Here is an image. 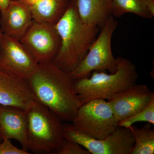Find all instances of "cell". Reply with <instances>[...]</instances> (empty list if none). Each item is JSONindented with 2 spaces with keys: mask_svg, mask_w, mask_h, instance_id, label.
<instances>
[{
  "mask_svg": "<svg viewBox=\"0 0 154 154\" xmlns=\"http://www.w3.org/2000/svg\"><path fill=\"white\" fill-rule=\"evenodd\" d=\"M150 124L142 127L133 125L129 129L134 139V145L131 154H154V129Z\"/></svg>",
  "mask_w": 154,
  "mask_h": 154,
  "instance_id": "obj_17",
  "label": "cell"
},
{
  "mask_svg": "<svg viewBox=\"0 0 154 154\" xmlns=\"http://www.w3.org/2000/svg\"><path fill=\"white\" fill-rule=\"evenodd\" d=\"M60 46L53 62L70 73L84 59L100 28L89 25L81 19L77 0H70L66 11L55 25Z\"/></svg>",
  "mask_w": 154,
  "mask_h": 154,
  "instance_id": "obj_2",
  "label": "cell"
},
{
  "mask_svg": "<svg viewBox=\"0 0 154 154\" xmlns=\"http://www.w3.org/2000/svg\"><path fill=\"white\" fill-rule=\"evenodd\" d=\"M70 0H38L30 7L33 20L55 25L66 11Z\"/></svg>",
  "mask_w": 154,
  "mask_h": 154,
  "instance_id": "obj_15",
  "label": "cell"
},
{
  "mask_svg": "<svg viewBox=\"0 0 154 154\" xmlns=\"http://www.w3.org/2000/svg\"><path fill=\"white\" fill-rule=\"evenodd\" d=\"M28 118L26 110L17 107L0 106V134L3 138L19 142L27 150Z\"/></svg>",
  "mask_w": 154,
  "mask_h": 154,
  "instance_id": "obj_13",
  "label": "cell"
},
{
  "mask_svg": "<svg viewBox=\"0 0 154 154\" xmlns=\"http://www.w3.org/2000/svg\"><path fill=\"white\" fill-rule=\"evenodd\" d=\"M72 122L81 132L98 139L106 137L118 126L109 102L102 99L81 105Z\"/></svg>",
  "mask_w": 154,
  "mask_h": 154,
  "instance_id": "obj_6",
  "label": "cell"
},
{
  "mask_svg": "<svg viewBox=\"0 0 154 154\" xmlns=\"http://www.w3.org/2000/svg\"><path fill=\"white\" fill-rule=\"evenodd\" d=\"M19 40L38 63L53 61L60 48V37L55 25L34 20Z\"/></svg>",
  "mask_w": 154,
  "mask_h": 154,
  "instance_id": "obj_8",
  "label": "cell"
},
{
  "mask_svg": "<svg viewBox=\"0 0 154 154\" xmlns=\"http://www.w3.org/2000/svg\"><path fill=\"white\" fill-rule=\"evenodd\" d=\"M63 131L65 138L79 144L91 154H131L134 145L130 129L119 126L100 139L83 133L72 124L63 125Z\"/></svg>",
  "mask_w": 154,
  "mask_h": 154,
  "instance_id": "obj_7",
  "label": "cell"
},
{
  "mask_svg": "<svg viewBox=\"0 0 154 154\" xmlns=\"http://www.w3.org/2000/svg\"><path fill=\"white\" fill-rule=\"evenodd\" d=\"M38 64L19 39L3 34L0 44V69L27 80Z\"/></svg>",
  "mask_w": 154,
  "mask_h": 154,
  "instance_id": "obj_9",
  "label": "cell"
},
{
  "mask_svg": "<svg viewBox=\"0 0 154 154\" xmlns=\"http://www.w3.org/2000/svg\"><path fill=\"white\" fill-rule=\"evenodd\" d=\"M27 80L36 99L62 121H72L82 104L69 73L52 61L38 63Z\"/></svg>",
  "mask_w": 154,
  "mask_h": 154,
  "instance_id": "obj_1",
  "label": "cell"
},
{
  "mask_svg": "<svg viewBox=\"0 0 154 154\" xmlns=\"http://www.w3.org/2000/svg\"><path fill=\"white\" fill-rule=\"evenodd\" d=\"M112 16L120 17L132 14L145 19L154 16V0H112Z\"/></svg>",
  "mask_w": 154,
  "mask_h": 154,
  "instance_id": "obj_16",
  "label": "cell"
},
{
  "mask_svg": "<svg viewBox=\"0 0 154 154\" xmlns=\"http://www.w3.org/2000/svg\"><path fill=\"white\" fill-rule=\"evenodd\" d=\"M36 99L27 80L0 69V106L26 110Z\"/></svg>",
  "mask_w": 154,
  "mask_h": 154,
  "instance_id": "obj_11",
  "label": "cell"
},
{
  "mask_svg": "<svg viewBox=\"0 0 154 154\" xmlns=\"http://www.w3.org/2000/svg\"><path fill=\"white\" fill-rule=\"evenodd\" d=\"M33 20L30 7L22 0H11L8 8L1 13L0 29L4 34L19 40Z\"/></svg>",
  "mask_w": 154,
  "mask_h": 154,
  "instance_id": "obj_12",
  "label": "cell"
},
{
  "mask_svg": "<svg viewBox=\"0 0 154 154\" xmlns=\"http://www.w3.org/2000/svg\"><path fill=\"white\" fill-rule=\"evenodd\" d=\"M51 154H91L82 146L73 141L65 138L58 149Z\"/></svg>",
  "mask_w": 154,
  "mask_h": 154,
  "instance_id": "obj_19",
  "label": "cell"
},
{
  "mask_svg": "<svg viewBox=\"0 0 154 154\" xmlns=\"http://www.w3.org/2000/svg\"><path fill=\"white\" fill-rule=\"evenodd\" d=\"M11 0H0V12H2L8 8Z\"/></svg>",
  "mask_w": 154,
  "mask_h": 154,
  "instance_id": "obj_21",
  "label": "cell"
},
{
  "mask_svg": "<svg viewBox=\"0 0 154 154\" xmlns=\"http://www.w3.org/2000/svg\"><path fill=\"white\" fill-rule=\"evenodd\" d=\"M117 26L118 22L111 16L101 27L84 59L70 73L74 80L89 76L95 71L116 72L117 59L112 52V39Z\"/></svg>",
  "mask_w": 154,
  "mask_h": 154,
  "instance_id": "obj_5",
  "label": "cell"
},
{
  "mask_svg": "<svg viewBox=\"0 0 154 154\" xmlns=\"http://www.w3.org/2000/svg\"><path fill=\"white\" fill-rule=\"evenodd\" d=\"M25 110L28 118L27 150L35 154H52L65 139L62 120L36 98Z\"/></svg>",
  "mask_w": 154,
  "mask_h": 154,
  "instance_id": "obj_4",
  "label": "cell"
},
{
  "mask_svg": "<svg viewBox=\"0 0 154 154\" xmlns=\"http://www.w3.org/2000/svg\"><path fill=\"white\" fill-rule=\"evenodd\" d=\"M28 152L15 146L11 140L3 138L0 142V154H29Z\"/></svg>",
  "mask_w": 154,
  "mask_h": 154,
  "instance_id": "obj_20",
  "label": "cell"
},
{
  "mask_svg": "<svg viewBox=\"0 0 154 154\" xmlns=\"http://www.w3.org/2000/svg\"><path fill=\"white\" fill-rule=\"evenodd\" d=\"M22 1L27 5L31 7V6L33 5L34 4H36L38 0H22Z\"/></svg>",
  "mask_w": 154,
  "mask_h": 154,
  "instance_id": "obj_22",
  "label": "cell"
},
{
  "mask_svg": "<svg viewBox=\"0 0 154 154\" xmlns=\"http://www.w3.org/2000/svg\"><path fill=\"white\" fill-rule=\"evenodd\" d=\"M154 97L153 92L148 86L135 84L107 101L118 123L143 109Z\"/></svg>",
  "mask_w": 154,
  "mask_h": 154,
  "instance_id": "obj_10",
  "label": "cell"
},
{
  "mask_svg": "<svg viewBox=\"0 0 154 154\" xmlns=\"http://www.w3.org/2000/svg\"><path fill=\"white\" fill-rule=\"evenodd\" d=\"M3 34H4V33H3L1 29H0V44H1V42H2V39Z\"/></svg>",
  "mask_w": 154,
  "mask_h": 154,
  "instance_id": "obj_23",
  "label": "cell"
},
{
  "mask_svg": "<svg viewBox=\"0 0 154 154\" xmlns=\"http://www.w3.org/2000/svg\"><path fill=\"white\" fill-rule=\"evenodd\" d=\"M2 137L1 136V134H0V142L2 141Z\"/></svg>",
  "mask_w": 154,
  "mask_h": 154,
  "instance_id": "obj_24",
  "label": "cell"
},
{
  "mask_svg": "<svg viewBox=\"0 0 154 154\" xmlns=\"http://www.w3.org/2000/svg\"><path fill=\"white\" fill-rule=\"evenodd\" d=\"M138 122H147L154 125V97L148 105L140 111L118 123L122 127L129 128L134 123Z\"/></svg>",
  "mask_w": 154,
  "mask_h": 154,
  "instance_id": "obj_18",
  "label": "cell"
},
{
  "mask_svg": "<svg viewBox=\"0 0 154 154\" xmlns=\"http://www.w3.org/2000/svg\"><path fill=\"white\" fill-rule=\"evenodd\" d=\"M116 59L115 73L95 71L91 76L75 80L74 89L82 105L93 99L108 101L116 94L136 84L138 74L136 66L125 58Z\"/></svg>",
  "mask_w": 154,
  "mask_h": 154,
  "instance_id": "obj_3",
  "label": "cell"
},
{
  "mask_svg": "<svg viewBox=\"0 0 154 154\" xmlns=\"http://www.w3.org/2000/svg\"><path fill=\"white\" fill-rule=\"evenodd\" d=\"M78 13L83 21L101 28L112 16V0H77Z\"/></svg>",
  "mask_w": 154,
  "mask_h": 154,
  "instance_id": "obj_14",
  "label": "cell"
}]
</instances>
